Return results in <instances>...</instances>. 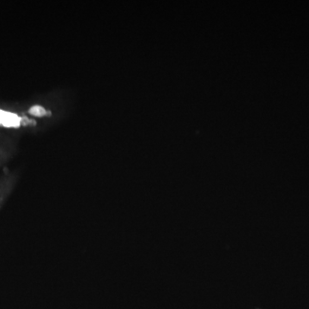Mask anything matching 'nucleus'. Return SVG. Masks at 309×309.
I'll return each instance as SVG.
<instances>
[{"mask_svg": "<svg viewBox=\"0 0 309 309\" xmlns=\"http://www.w3.org/2000/svg\"><path fill=\"white\" fill-rule=\"evenodd\" d=\"M22 123V119L16 114L0 109V126L17 127Z\"/></svg>", "mask_w": 309, "mask_h": 309, "instance_id": "obj_1", "label": "nucleus"}, {"mask_svg": "<svg viewBox=\"0 0 309 309\" xmlns=\"http://www.w3.org/2000/svg\"><path fill=\"white\" fill-rule=\"evenodd\" d=\"M29 114L36 117L45 116L48 114V112L45 109L44 107L41 106H34L29 110Z\"/></svg>", "mask_w": 309, "mask_h": 309, "instance_id": "obj_2", "label": "nucleus"}]
</instances>
